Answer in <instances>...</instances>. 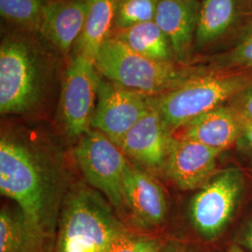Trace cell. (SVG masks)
<instances>
[{
	"label": "cell",
	"mask_w": 252,
	"mask_h": 252,
	"mask_svg": "<svg viewBox=\"0 0 252 252\" xmlns=\"http://www.w3.org/2000/svg\"><path fill=\"white\" fill-rule=\"evenodd\" d=\"M94 64L104 79L151 96L161 95L190 80L215 71L207 64L153 60L136 54L112 36L101 47Z\"/></svg>",
	"instance_id": "1"
},
{
	"label": "cell",
	"mask_w": 252,
	"mask_h": 252,
	"mask_svg": "<svg viewBox=\"0 0 252 252\" xmlns=\"http://www.w3.org/2000/svg\"><path fill=\"white\" fill-rule=\"evenodd\" d=\"M130 234L96 192L77 189L65 201L55 252H108Z\"/></svg>",
	"instance_id": "2"
},
{
	"label": "cell",
	"mask_w": 252,
	"mask_h": 252,
	"mask_svg": "<svg viewBox=\"0 0 252 252\" xmlns=\"http://www.w3.org/2000/svg\"><path fill=\"white\" fill-rule=\"evenodd\" d=\"M252 86V69L212 71L155 96L158 110L174 135L200 115L227 104Z\"/></svg>",
	"instance_id": "3"
},
{
	"label": "cell",
	"mask_w": 252,
	"mask_h": 252,
	"mask_svg": "<svg viewBox=\"0 0 252 252\" xmlns=\"http://www.w3.org/2000/svg\"><path fill=\"white\" fill-rule=\"evenodd\" d=\"M47 60L41 49L25 36H8L0 45V111L22 114L41 98Z\"/></svg>",
	"instance_id": "4"
},
{
	"label": "cell",
	"mask_w": 252,
	"mask_h": 252,
	"mask_svg": "<svg viewBox=\"0 0 252 252\" xmlns=\"http://www.w3.org/2000/svg\"><path fill=\"white\" fill-rule=\"evenodd\" d=\"M45 176L30 150L17 140H0V190L17 203L20 209L51 231L46 218ZM52 232V231H51Z\"/></svg>",
	"instance_id": "5"
},
{
	"label": "cell",
	"mask_w": 252,
	"mask_h": 252,
	"mask_svg": "<svg viewBox=\"0 0 252 252\" xmlns=\"http://www.w3.org/2000/svg\"><path fill=\"white\" fill-rule=\"evenodd\" d=\"M243 187L241 172L228 168L213 176L191 199L189 219L203 238L214 240L223 233L233 219Z\"/></svg>",
	"instance_id": "6"
},
{
	"label": "cell",
	"mask_w": 252,
	"mask_h": 252,
	"mask_svg": "<svg viewBox=\"0 0 252 252\" xmlns=\"http://www.w3.org/2000/svg\"><path fill=\"white\" fill-rule=\"evenodd\" d=\"M101 79L93 60L73 54L63 75L59 104L63 128L73 138H81L92 129Z\"/></svg>",
	"instance_id": "7"
},
{
	"label": "cell",
	"mask_w": 252,
	"mask_h": 252,
	"mask_svg": "<svg viewBox=\"0 0 252 252\" xmlns=\"http://www.w3.org/2000/svg\"><path fill=\"white\" fill-rule=\"evenodd\" d=\"M84 178L109 200L114 207L124 202L123 183L128 161L123 151L107 135L91 129L82 135L74 151Z\"/></svg>",
	"instance_id": "8"
},
{
	"label": "cell",
	"mask_w": 252,
	"mask_h": 252,
	"mask_svg": "<svg viewBox=\"0 0 252 252\" xmlns=\"http://www.w3.org/2000/svg\"><path fill=\"white\" fill-rule=\"evenodd\" d=\"M153 97L101 79L92 129L119 145L128 131L152 107Z\"/></svg>",
	"instance_id": "9"
},
{
	"label": "cell",
	"mask_w": 252,
	"mask_h": 252,
	"mask_svg": "<svg viewBox=\"0 0 252 252\" xmlns=\"http://www.w3.org/2000/svg\"><path fill=\"white\" fill-rule=\"evenodd\" d=\"M174 135L163 122L153 97L152 107L126 134L118 147L151 170L165 169Z\"/></svg>",
	"instance_id": "10"
},
{
	"label": "cell",
	"mask_w": 252,
	"mask_h": 252,
	"mask_svg": "<svg viewBox=\"0 0 252 252\" xmlns=\"http://www.w3.org/2000/svg\"><path fill=\"white\" fill-rule=\"evenodd\" d=\"M221 153L197 141L174 136L165 170L180 189L203 187L214 176L217 160Z\"/></svg>",
	"instance_id": "11"
},
{
	"label": "cell",
	"mask_w": 252,
	"mask_h": 252,
	"mask_svg": "<svg viewBox=\"0 0 252 252\" xmlns=\"http://www.w3.org/2000/svg\"><path fill=\"white\" fill-rule=\"evenodd\" d=\"M124 202L135 221L144 228L159 226L167 213V201L162 185L149 173L129 162L123 183Z\"/></svg>",
	"instance_id": "12"
},
{
	"label": "cell",
	"mask_w": 252,
	"mask_h": 252,
	"mask_svg": "<svg viewBox=\"0 0 252 252\" xmlns=\"http://www.w3.org/2000/svg\"><path fill=\"white\" fill-rule=\"evenodd\" d=\"M198 0H159L154 22L168 37L176 62L189 64L198 23Z\"/></svg>",
	"instance_id": "13"
},
{
	"label": "cell",
	"mask_w": 252,
	"mask_h": 252,
	"mask_svg": "<svg viewBox=\"0 0 252 252\" xmlns=\"http://www.w3.org/2000/svg\"><path fill=\"white\" fill-rule=\"evenodd\" d=\"M89 0H48L39 35L60 54H69L81 36Z\"/></svg>",
	"instance_id": "14"
},
{
	"label": "cell",
	"mask_w": 252,
	"mask_h": 252,
	"mask_svg": "<svg viewBox=\"0 0 252 252\" xmlns=\"http://www.w3.org/2000/svg\"><path fill=\"white\" fill-rule=\"evenodd\" d=\"M178 132V137L194 140L223 152L240 140L241 118L227 103L193 119Z\"/></svg>",
	"instance_id": "15"
},
{
	"label": "cell",
	"mask_w": 252,
	"mask_h": 252,
	"mask_svg": "<svg viewBox=\"0 0 252 252\" xmlns=\"http://www.w3.org/2000/svg\"><path fill=\"white\" fill-rule=\"evenodd\" d=\"M53 232L39 225L21 209L0 212V252H51Z\"/></svg>",
	"instance_id": "16"
},
{
	"label": "cell",
	"mask_w": 252,
	"mask_h": 252,
	"mask_svg": "<svg viewBox=\"0 0 252 252\" xmlns=\"http://www.w3.org/2000/svg\"><path fill=\"white\" fill-rule=\"evenodd\" d=\"M243 14L242 0H204L200 6L194 39L196 51L221 40Z\"/></svg>",
	"instance_id": "17"
},
{
	"label": "cell",
	"mask_w": 252,
	"mask_h": 252,
	"mask_svg": "<svg viewBox=\"0 0 252 252\" xmlns=\"http://www.w3.org/2000/svg\"><path fill=\"white\" fill-rule=\"evenodd\" d=\"M118 0H89V9L81 36L73 54H82L94 62L101 47L111 36Z\"/></svg>",
	"instance_id": "18"
},
{
	"label": "cell",
	"mask_w": 252,
	"mask_h": 252,
	"mask_svg": "<svg viewBox=\"0 0 252 252\" xmlns=\"http://www.w3.org/2000/svg\"><path fill=\"white\" fill-rule=\"evenodd\" d=\"M110 36L145 57L162 62H176L168 37L154 21L114 31Z\"/></svg>",
	"instance_id": "19"
},
{
	"label": "cell",
	"mask_w": 252,
	"mask_h": 252,
	"mask_svg": "<svg viewBox=\"0 0 252 252\" xmlns=\"http://www.w3.org/2000/svg\"><path fill=\"white\" fill-rule=\"evenodd\" d=\"M48 0H0V13L13 26L31 35L39 34Z\"/></svg>",
	"instance_id": "20"
},
{
	"label": "cell",
	"mask_w": 252,
	"mask_h": 252,
	"mask_svg": "<svg viewBox=\"0 0 252 252\" xmlns=\"http://www.w3.org/2000/svg\"><path fill=\"white\" fill-rule=\"evenodd\" d=\"M207 65L218 71L252 69V24L246 28L234 46L209 58Z\"/></svg>",
	"instance_id": "21"
},
{
	"label": "cell",
	"mask_w": 252,
	"mask_h": 252,
	"mask_svg": "<svg viewBox=\"0 0 252 252\" xmlns=\"http://www.w3.org/2000/svg\"><path fill=\"white\" fill-rule=\"evenodd\" d=\"M159 0H118L114 31L154 21Z\"/></svg>",
	"instance_id": "22"
},
{
	"label": "cell",
	"mask_w": 252,
	"mask_h": 252,
	"mask_svg": "<svg viewBox=\"0 0 252 252\" xmlns=\"http://www.w3.org/2000/svg\"><path fill=\"white\" fill-rule=\"evenodd\" d=\"M164 243L161 238L131 233L115 244L108 252H159Z\"/></svg>",
	"instance_id": "23"
},
{
	"label": "cell",
	"mask_w": 252,
	"mask_h": 252,
	"mask_svg": "<svg viewBox=\"0 0 252 252\" xmlns=\"http://www.w3.org/2000/svg\"><path fill=\"white\" fill-rule=\"evenodd\" d=\"M228 104L240 117L252 123V86L236 94Z\"/></svg>",
	"instance_id": "24"
},
{
	"label": "cell",
	"mask_w": 252,
	"mask_h": 252,
	"mask_svg": "<svg viewBox=\"0 0 252 252\" xmlns=\"http://www.w3.org/2000/svg\"><path fill=\"white\" fill-rule=\"evenodd\" d=\"M159 252H197L192 247L179 241L165 242Z\"/></svg>",
	"instance_id": "25"
},
{
	"label": "cell",
	"mask_w": 252,
	"mask_h": 252,
	"mask_svg": "<svg viewBox=\"0 0 252 252\" xmlns=\"http://www.w3.org/2000/svg\"><path fill=\"white\" fill-rule=\"evenodd\" d=\"M241 126H242V135L240 139L243 140L244 143L252 153V123L241 118Z\"/></svg>",
	"instance_id": "26"
},
{
	"label": "cell",
	"mask_w": 252,
	"mask_h": 252,
	"mask_svg": "<svg viewBox=\"0 0 252 252\" xmlns=\"http://www.w3.org/2000/svg\"><path fill=\"white\" fill-rule=\"evenodd\" d=\"M242 11L246 16L252 19V0H245V2L242 1Z\"/></svg>",
	"instance_id": "27"
},
{
	"label": "cell",
	"mask_w": 252,
	"mask_h": 252,
	"mask_svg": "<svg viewBox=\"0 0 252 252\" xmlns=\"http://www.w3.org/2000/svg\"><path fill=\"white\" fill-rule=\"evenodd\" d=\"M246 242L248 244V246L252 250V221L250 225V228L247 232V235H246Z\"/></svg>",
	"instance_id": "28"
},
{
	"label": "cell",
	"mask_w": 252,
	"mask_h": 252,
	"mask_svg": "<svg viewBox=\"0 0 252 252\" xmlns=\"http://www.w3.org/2000/svg\"><path fill=\"white\" fill-rule=\"evenodd\" d=\"M245 252L242 251V250H240L239 248H237V247H234V248H232L231 250H230V252Z\"/></svg>",
	"instance_id": "29"
},
{
	"label": "cell",
	"mask_w": 252,
	"mask_h": 252,
	"mask_svg": "<svg viewBox=\"0 0 252 252\" xmlns=\"http://www.w3.org/2000/svg\"><path fill=\"white\" fill-rule=\"evenodd\" d=\"M198 1H199V0H198Z\"/></svg>",
	"instance_id": "30"
}]
</instances>
